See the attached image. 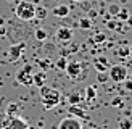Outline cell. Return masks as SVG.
<instances>
[{"label": "cell", "mask_w": 132, "mask_h": 129, "mask_svg": "<svg viewBox=\"0 0 132 129\" xmlns=\"http://www.w3.org/2000/svg\"><path fill=\"white\" fill-rule=\"evenodd\" d=\"M61 95L56 89L53 87H48V86H42L40 87V102L45 110H52L55 108L58 103H60Z\"/></svg>", "instance_id": "obj_1"}, {"label": "cell", "mask_w": 132, "mask_h": 129, "mask_svg": "<svg viewBox=\"0 0 132 129\" xmlns=\"http://www.w3.org/2000/svg\"><path fill=\"white\" fill-rule=\"evenodd\" d=\"M66 74H68L72 81H84L87 77V64L82 61H71L66 64Z\"/></svg>", "instance_id": "obj_2"}, {"label": "cell", "mask_w": 132, "mask_h": 129, "mask_svg": "<svg viewBox=\"0 0 132 129\" xmlns=\"http://www.w3.org/2000/svg\"><path fill=\"white\" fill-rule=\"evenodd\" d=\"M34 13H36V5L32 2H28V0H23L19 2L15 8V15L23 19V21H31L34 19Z\"/></svg>", "instance_id": "obj_3"}, {"label": "cell", "mask_w": 132, "mask_h": 129, "mask_svg": "<svg viewBox=\"0 0 132 129\" xmlns=\"http://www.w3.org/2000/svg\"><path fill=\"white\" fill-rule=\"evenodd\" d=\"M32 76H34V66H32V64H24L21 69H18L16 81L21 84V86L29 87V86H32Z\"/></svg>", "instance_id": "obj_4"}, {"label": "cell", "mask_w": 132, "mask_h": 129, "mask_svg": "<svg viewBox=\"0 0 132 129\" xmlns=\"http://www.w3.org/2000/svg\"><path fill=\"white\" fill-rule=\"evenodd\" d=\"M0 129H29V124L21 116H13V118H8L2 123Z\"/></svg>", "instance_id": "obj_5"}, {"label": "cell", "mask_w": 132, "mask_h": 129, "mask_svg": "<svg viewBox=\"0 0 132 129\" xmlns=\"http://www.w3.org/2000/svg\"><path fill=\"white\" fill-rule=\"evenodd\" d=\"M108 71H110V79L114 82H124L127 79V68L122 64H114Z\"/></svg>", "instance_id": "obj_6"}, {"label": "cell", "mask_w": 132, "mask_h": 129, "mask_svg": "<svg viewBox=\"0 0 132 129\" xmlns=\"http://www.w3.org/2000/svg\"><path fill=\"white\" fill-rule=\"evenodd\" d=\"M24 49H26V44H24V42L11 45V47H10L8 50H6V57H8V61H11V63L18 61L19 58H21V55H23V50H24Z\"/></svg>", "instance_id": "obj_7"}, {"label": "cell", "mask_w": 132, "mask_h": 129, "mask_svg": "<svg viewBox=\"0 0 132 129\" xmlns=\"http://www.w3.org/2000/svg\"><path fill=\"white\" fill-rule=\"evenodd\" d=\"M58 129H82V123L79 121V118H74V116H66V118H63L60 121Z\"/></svg>", "instance_id": "obj_8"}, {"label": "cell", "mask_w": 132, "mask_h": 129, "mask_svg": "<svg viewBox=\"0 0 132 129\" xmlns=\"http://www.w3.org/2000/svg\"><path fill=\"white\" fill-rule=\"evenodd\" d=\"M56 41L58 42H61V44H68L71 39H72V29L69 28H66V26H61V28H58L56 29Z\"/></svg>", "instance_id": "obj_9"}, {"label": "cell", "mask_w": 132, "mask_h": 129, "mask_svg": "<svg viewBox=\"0 0 132 129\" xmlns=\"http://www.w3.org/2000/svg\"><path fill=\"white\" fill-rule=\"evenodd\" d=\"M92 64H94V68L98 71V73H105V71L110 69V61L106 57H97L94 61H92Z\"/></svg>", "instance_id": "obj_10"}, {"label": "cell", "mask_w": 132, "mask_h": 129, "mask_svg": "<svg viewBox=\"0 0 132 129\" xmlns=\"http://www.w3.org/2000/svg\"><path fill=\"white\" fill-rule=\"evenodd\" d=\"M68 113L71 116H74V118H79V119H85V118H87V113H85V110L81 105H69L68 107Z\"/></svg>", "instance_id": "obj_11"}, {"label": "cell", "mask_w": 132, "mask_h": 129, "mask_svg": "<svg viewBox=\"0 0 132 129\" xmlns=\"http://www.w3.org/2000/svg\"><path fill=\"white\" fill-rule=\"evenodd\" d=\"M45 81H47V74H45L44 71L34 73V76H32V84H34V86H37L39 89H40L42 86H45Z\"/></svg>", "instance_id": "obj_12"}, {"label": "cell", "mask_w": 132, "mask_h": 129, "mask_svg": "<svg viewBox=\"0 0 132 129\" xmlns=\"http://www.w3.org/2000/svg\"><path fill=\"white\" fill-rule=\"evenodd\" d=\"M52 13H53L55 16H58V18H64V16L69 15V8L66 5H56L55 8L52 10Z\"/></svg>", "instance_id": "obj_13"}, {"label": "cell", "mask_w": 132, "mask_h": 129, "mask_svg": "<svg viewBox=\"0 0 132 129\" xmlns=\"http://www.w3.org/2000/svg\"><path fill=\"white\" fill-rule=\"evenodd\" d=\"M68 102H69V105H79V103L82 102V94L79 92V90H71V94L68 97Z\"/></svg>", "instance_id": "obj_14"}, {"label": "cell", "mask_w": 132, "mask_h": 129, "mask_svg": "<svg viewBox=\"0 0 132 129\" xmlns=\"http://www.w3.org/2000/svg\"><path fill=\"white\" fill-rule=\"evenodd\" d=\"M97 99V87L95 86H89L85 89V100L87 102H92Z\"/></svg>", "instance_id": "obj_15"}, {"label": "cell", "mask_w": 132, "mask_h": 129, "mask_svg": "<svg viewBox=\"0 0 132 129\" xmlns=\"http://www.w3.org/2000/svg\"><path fill=\"white\" fill-rule=\"evenodd\" d=\"M47 15H48V11H47L45 6H36L34 18H37V19H45V18H47Z\"/></svg>", "instance_id": "obj_16"}, {"label": "cell", "mask_w": 132, "mask_h": 129, "mask_svg": "<svg viewBox=\"0 0 132 129\" xmlns=\"http://www.w3.org/2000/svg\"><path fill=\"white\" fill-rule=\"evenodd\" d=\"M18 111H19L18 103H10V105L6 107V115H8L10 118H13V116H19V115H18Z\"/></svg>", "instance_id": "obj_17"}, {"label": "cell", "mask_w": 132, "mask_h": 129, "mask_svg": "<svg viewBox=\"0 0 132 129\" xmlns=\"http://www.w3.org/2000/svg\"><path fill=\"white\" fill-rule=\"evenodd\" d=\"M118 124H119V129H132V121L129 118H121Z\"/></svg>", "instance_id": "obj_18"}, {"label": "cell", "mask_w": 132, "mask_h": 129, "mask_svg": "<svg viewBox=\"0 0 132 129\" xmlns=\"http://www.w3.org/2000/svg\"><path fill=\"white\" fill-rule=\"evenodd\" d=\"M47 37H48V34H47V31H45V29L39 28V29L36 31V39H37V41H45Z\"/></svg>", "instance_id": "obj_19"}, {"label": "cell", "mask_w": 132, "mask_h": 129, "mask_svg": "<svg viewBox=\"0 0 132 129\" xmlns=\"http://www.w3.org/2000/svg\"><path fill=\"white\" fill-rule=\"evenodd\" d=\"M79 26H81L82 29H90L92 28V19L90 18H82L81 21H79Z\"/></svg>", "instance_id": "obj_20"}, {"label": "cell", "mask_w": 132, "mask_h": 129, "mask_svg": "<svg viewBox=\"0 0 132 129\" xmlns=\"http://www.w3.org/2000/svg\"><path fill=\"white\" fill-rule=\"evenodd\" d=\"M108 11H110V15H111V16H116L118 13L121 11V6H119V5H116V3H111V5L108 6Z\"/></svg>", "instance_id": "obj_21"}, {"label": "cell", "mask_w": 132, "mask_h": 129, "mask_svg": "<svg viewBox=\"0 0 132 129\" xmlns=\"http://www.w3.org/2000/svg\"><path fill=\"white\" fill-rule=\"evenodd\" d=\"M116 55L121 57V58L129 57V47H121V49H118V50H116Z\"/></svg>", "instance_id": "obj_22"}, {"label": "cell", "mask_w": 132, "mask_h": 129, "mask_svg": "<svg viewBox=\"0 0 132 129\" xmlns=\"http://www.w3.org/2000/svg\"><path fill=\"white\" fill-rule=\"evenodd\" d=\"M116 16H118V19H121V21H127V18H129V13H127L126 10H122V8H121V11L118 13Z\"/></svg>", "instance_id": "obj_23"}, {"label": "cell", "mask_w": 132, "mask_h": 129, "mask_svg": "<svg viewBox=\"0 0 132 129\" xmlns=\"http://www.w3.org/2000/svg\"><path fill=\"white\" fill-rule=\"evenodd\" d=\"M111 105L116 107V108H122V99L121 97H114V99L111 100Z\"/></svg>", "instance_id": "obj_24"}, {"label": "cell", "mask_w": 132, "mask_h": 129, "mask_svg": "<svg viewBox=\"0 0 132 129\" xmlns=\"http://www.w3.org/2000/svg\"><path fill=\"white\" fill-rule=\"evenodd\" d=\"M66 64H68V61H66V58H60V60L56 61V68L58 69H64Z\"/></svg>", "instance_id": "obj_25"}, {"label": "cell", "mask_w": 132, "mask_h": 129, "mask_svg": "<svg viewBox=\"0 0 132 129\" xmlns=\"http://www.w3.org/2000/svg\"><path fill=\"white\" fill-rule=\"evenodd\" d=\"M106 26H108V29H111V31H113V29H116L119 24H118L116 21H108V23H106Z\"/></svg>", "instance_id": "obj_26"}, {"label": "cell", "mask_w": 132, "mask_h": 129, "mask_svg": "<svg viewBox=\"0 0 132 129\" xmlns=\"http://www.w3.org/2000/svg\"><path fill=\"white\" fill-rule=\"evenodd\" d=\"M124 87H126V90H132V81L126 79V81H124Z\"/></svg>", "instance_id": "obj_27"}, {"label": "cell", "mask_w": 132, "mask_h": 129, "mask_svg": "<svg viewBox=\"0 0 132 129\" xmlns=\"http://www.w3.org/2000/svg\"><path fill=\"white\" fill-rule=\"evenodd\" d=\"M105 39H106V37H105V34H97V36H95V42L100 44V42H103V41H105Z\"/></svg>", "instance_id": "obj_28"}, {"label": "cell", "mask_w": 132, "mask_h": 129, "mask_svg": "<svg viewBox=\"0 0 132 129\" xmlns=\"http://www.w3.org/2000/svg\"><path fill=\"white\" fill-rule=\"evenodd\" d=\"M127 23H129V28L132 29V16H129V18H127Z\"/></svg>", "instance_id": "obj_29"}, {"label": "cell", "mask_w": 132, "mask_h": 129, "mask_svg": "<svg viewBox=\"0 0 132 129\" xmlns=\"http://www.w3.org/2000/svg\"><path fill=\"white\" fill-rule=\"evenodd\" d=\"M129 55L132 57V45H130V47H129Z\"/></svg>", "instance_id": "obj_30"}, {"label": "cell", "mask_w": 132, "mask_h": 129, "mask_svg": "<svg viewBox=\"0 0 132 129\" xmlns=\"http://www.w3.org/2000/svg\"><path fill=\"white\" fill-rule=\"evenodd\" d=\"M2 123H3V121H2V119H0V126H2Z\"/></svg>", "instance_id": "obj_31"}, {"label": "cell", "mask_w": 132, "mask_h": 129, "mask_svg": "<svg viewBox=\"0 0 132 129\" xmlns=\"http://www.w3.org/2000/svg\"><path fill=\"white\" fill-rule=\"evenodd\" d=\"M129 79H130V81H132V76H129Z\"/></svg>", "instance_id": "obj_32"}, {"label": "cell", "mask_w": 132, "mask_h": 129, "mask_svg": "<svg viewBox=\"0 0 132 129\" xmlns=\"http://www.w3.org/2000/svg\"><path fill=\"white\" fill-rule=\"evenodd\" d=\"M74 2H77V0H74Z\"/></svg>", "instance_id": "obj_33"}]
</instances>
